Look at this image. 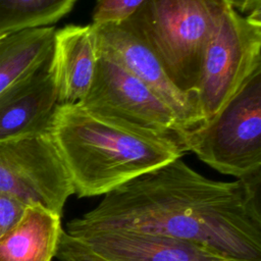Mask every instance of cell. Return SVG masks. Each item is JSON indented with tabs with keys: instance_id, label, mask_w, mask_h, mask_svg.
Wrapping results in <instances>:
<instances>
[{
	"instance_id": "6da1fadb",
	"label": "cell",
	"mask_w": 261,
	"mask_h": 261,
	"mask_svg": "<svg viewBox=\"0 0 261 261\" xmlns=\"http://www.w3.org/2000/svg\"><path fill=\"white\" fill-rule=\"evenodd\" d=\"M261 172L203 176L181 158L121 185L67 229H125L191 243L229 261H261Z\"/></svg>"
},
{
	"instance_id": "7a4b0ae2",
	"label": "cell",
	"mask_w": 261,
	"mask_h": 261,
	"mask_svg": "<svg viewBox=\"0 0 261 261\" xmlns=\"http://www.w3.org/2000/svg\"><path fill=\"white\" fill-rule=\"evenodd\" d=\"M50 134L79 198L106 195L187 153L174 142L123 128L77 105H58Z\"/></svg>"
},
{
	"instance_id": "3957f363",
	"label": "cell",
	"mask_w": 261,
	"mask_h": 261,
	"mask_svg": "<svg viewBox=\"0 0 261 261\" xmlns=\"http://www.w3.org/2000/svg\"><path fill=\"white\" fill-rule=\"evenodd\" d=\"M228 5L226 0H145L119 25L151 50L180 91L197 96L207 44Z\"/></svg>"
},
{
	"instance_id": "277c9868",
	"label": "cell",
	"mask_w": 261,
	"mask_h": 261,
	"mask_svg": "<svg viewBox=\"0 0 261 261\" xmlns=\"http://www.w3.org/2000/svg\"><path fill=\"white\" fill-rule=\"evenodd\" d=\"M188 152L240 178L261 172V66L204 125L185 135Z\"/></svg>"
},
{
	"instance_id": "5b68a950",
	"label": "cell",
	"mask_w": 261,
	"mask_h": 261,
	"mask_svg": "<svg viewBox=\"0 0 261 261\" xmlns=\"http://www.w3.org/2000/svg\"><path fill=\"white\" fill-rule=\"evenodd\" d=\"M77 106L123 128L174 142L188 152L186 132L172 110L103 50L98 49L92 84Z\"/></svg>"
},
{
	"instance_id": "8992f818",
	"label": "cell",
	"mask_w": 261,
	"mask_h": 261,
	"mask_svg": "<svg viewBox=\"0 0 261 261\" xmlns=\"http://www.w3.org/2000/svg\"><path fill=\"white\" fill-rule=\"evenodd\" d=\"M259 66L261 10L244 15L228 5L207 44L201 66L197 96L205 123Z\"/></svg>"
},
{
	"instance_id": "52a82bcc",
	"label": "cell",
	"mask_w": 261,
	"mask_h": 261,
	"mask_svg": "<svg viewBox=\"0 0 261 261\" xmlns=\"http://www.w3.org/2000/svg\"><path fill=\"white\" fill-rule=\"evenodd\" d=\"M0 191L62 215L74 189L50 133L0 143Z\"/></svg>"
},
{
	"instance_id": "ba28073f",
	"label": "cell",
	"mask_w": 261,
	"mask_h": 261,
	"mask_svg": "<svg viewBox=\"0 0 261 261\" xmlns=\"http://www.w3.org/2000/svg\"><path fill=\"white\" fill-rule=\"evenodd\" d=\"M97 47L157 95L174 113L187 133L204 125L197 96L180 91L151 50L119 24L94 25Z\"/></svg>"
},
{
	"instance_id": "9c48e42d",
	"label": "cell",
	"mask_w": 261,
	"mask_h": 261,
	"mask_svg": "<svg viewBox=\"0 0 261 261\" xmlns=\"http://www.w3.org/2000/svg\"><path fill=\"white\" fill-rule=\"evenodd\" d=\"M68 236L105 261H229L165 236L125 229H66Z\"/></svg>"
},
{
	"instance_id": "30bf717a",
	"label": "cell",
	"mask_w": 261,
	"mask_h": 261,
	"mask_svg": "<svg viewBox=\"0 0 261 261\" xmlns=\"http://www.w3.org/2000/svg\"><path fill=\"white\" fill-rule=\"evenodd\" d=\"M51 57L0 93V143L50 133L58 107Z\"/></svg>"
},
{
	"instance_id": "8fae6325",
	"label": "cell",
	"mask_w": 261,
	"mask_h": 261,
	"mask_svg": "<svg viewBox=\"0 0 261 261\" xmlns=\"http://www.w3.org/2000/svg\"><path fill=\"white\" fill-rule=\"evenodd\" d=\"M98 57L93 24H68L55 31L51 69L58 105H79L92 84Z\"/></svg>"
},
{
	"instance_id": "7c38bea8",
	"label": "cell",
	"mask_w": 261,
	"mask_h": 261,
	"mask_svg": "<svg viewBox=\"0 0 261 261\" xmlns=\"http://www.w3.org/2000/svg\"><path fill=\"white\" fill-rule=\"evenodd\" d=\"M62 231L60 215L39 205L28 206L0 238V261H51Z\"/></svg>"
},
{
	"instance_id": "4fadbf2b",
	"label": "cell",
	"mask_w": 261,
	"mask_h": 261,
	"mask_svg": "<svg viewBox=\"0 0 261 261\" xmlns=\"http://www.w3.org/2000/svg\"><path fill=\"white\" fill-rule=\"evenodd\" d=\"M55 31L49 25L0 37V93L50 57Z\"/></svg>"
},
{
	"instance_id": "5bb4252c",
	"label": "cell",
	"mask_w": 261,
	"mask_h": 261,
	"mask_svg": "<svg viewBox=\"0 0 261 261\" xmlns=\"http://www.w3.org/2000/svg\"><path fill=\"white\" fill-rule=\"evenodd\" d=\"M76 0H0V37L49 27L65 16Z\"/></svg>"
},
{
	"instance_id": "9a60e30c",
	"label": "cell",
	"mask_w": 261,
	"mask_h": 261,
	"mask_svg": "<svg viewBox=\"0 0 261 261\" xmlns=\"http://www.w3.org/2000/svg\"><path fill=\"white\" fill-rule=\"evenodd\" d=\"M145 0H97L92 24H119L127 19Z\"/></svg>"
},
{
	"instance_id": "2e32d148",
	"label": "cell",
	"mask_w": 261,
	"mask_h": 261,
	"mask_svg": "<svg viewBox=\"0 0 261 261\" xmlns=\"http://www.w3.org/2000/svg\"><path fill=\"white\" fill-rule=\"evenodd\" d=\"M55 257L58 261H105L68 236L65 230L61 233Z\"/></svg>"
},
{
	"instance_id": "e0dca14e",
	"label": "cell",
	"mask_w": 261,
	"mask_h": 261,
	"mask_svg": "<svg viewBox=\"0 0 261 261\" xmlns=\"http://www.w3.org/2000/svg\"><path fill=\"white\" fill-rule=\"evenodd\" d=\"M25 208L17 199L0 191V238L19 221Z\"/></svg>"
},
{
	"instance_id": "ac0fdd59",
	"label": "cell",
	"mask_w": 261,
	"mask_h": 261,
	"mask_svg": "<svg viewBox=\"0 0 261 261\" xmlns=\"http://www.w3.org/2000/svg\"><path fill=\"white\" fill-rule=\"evenodd\" d=\"M228 4L237 11L248 15L255 11L261 10V0H226Z\"/></svg>"
}]
</instances>
